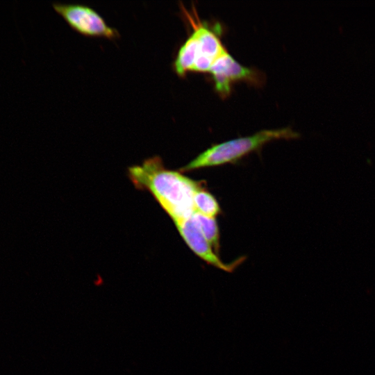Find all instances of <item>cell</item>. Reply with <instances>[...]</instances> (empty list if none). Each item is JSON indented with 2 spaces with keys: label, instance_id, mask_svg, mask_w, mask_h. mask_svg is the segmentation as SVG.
<instances>
[{
  "label": "cell",
  "instance_id": "cell-1",
  "mask_svg": "<svg viewBox=\"0 0 375 375\" xmlns=\"http://www.w3.org/2000/svg\"><path fill=\"white\" fill-rule=\"evenodd\" d=\"M128 175L138 189L147 190L152 194L174 223L190 219L198 212L194 197L206 183L166 169L159 156L129 167Z\"/></svg>",
  "mask_w": 375,
  "mask_h": 375
},
{
  "label": "cell",
  "instance_id": "cell-2",
  "mask_svg": "<svg viewBox=\"0 0 375 375\" xmlns=\"http://www.w3.org/2000/svg\"><path fill=\"white\" fill-rule=\"evenodd\" d=\"M299 136V133L287 127L279 129L262 130L253 135L212 144L186 165L180 168L179 172H186L228 163H235L247 155L258 151L268 142L277 140L294 139Z\"/></svg>",
  "mask_w": 375,
  "mask_h": 375
},
{
  "label": "cell",
  "instance_id": "cell-3",
  "mask_svg": "<svg viewBox=\"0 0 375 375\" xmlns=\"http://www.w3.org/2000/svg\"><path fill=\"white\" fill-rule=\"evenodd\" d=\"M209 73L215 91L223 99L231 94L233 85L236 82L242 81L258 88L262 86L265 81L262 72L242 65L227 50L215 61Z\"/></svg>",
  "mask_w": 375,
  "mask_h": 375
},
{
  "label": "cell",
  "instance_id": "cell-4",
  "mask_svg": "<svg viewBox=\"0 0 375 375\" xmlns=\"http://www.w3.org/2000/svg\"><path fill=\"white\" fill-rule=\"evenodd\" d=\"M53 8L73 29L82 35L108 39L119 37L117 30L109 26L91 7L78 3H54Z\"/></svg>",
  "mask_w": 375,
  "mask_h": 375
},
{
  "label": "cell",
  "instance_id": "cell-5",
  "mask_svg": "<svg viewBox=\"0 0 375 375\" xmlns=\"http://www.w3.org/2000/svg\"><path fill=\"white\" fill-rule=\"evenodd\" d=\"M183 8V6H181ZM183 13L190 24L196 38L197 56L192 69L194 72H209L215 61L226 51L222 44L219 32L213 27H209L206 23L202 22L198 17L195 8L189 12L183 8Z\"/></svg>",
  "mask_w": 375,
  "mask_h": 375
},
{
  "label": "cell",
  "instance_id": "cell-6",
  "mask_svg": "<svg viewBox=\"0 0 375 375\" xmlns=\"http://www.w3.org/2000/svg\"><path fill=\"white\" fill-rule=\"evenodd\" d=\"M190 219L218 255L219 249V231L216 219L197 212L192 215Z\"/></svg>",
  "mask_w": 375,
  "mask_h": 375
},
{
  "label": "cell",
  "instance_id": "cell-7",
  "mask_svg": "<svg viewBox=\"0 0 375 375\" xmlns=\"http://www.w3.org/2000/svg\"><path fill=\"white\" fill-rule=\"evenodd\" d=\"M194 202L197 210L206 216L215 218L221 212L217 200L206 189V185L196 192Z\"/></svg>",
  "mask_w": 375,
  "mask_h": 375
}]
</instances>
